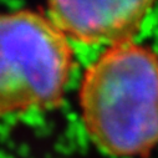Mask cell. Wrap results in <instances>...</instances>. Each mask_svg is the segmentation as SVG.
Masks as SVG:
<instances>
[{"label":"cell","mask_w":158,"mask_h":158,"mask_svg":"<svg viewBox=\"0 0 158 158\" xmlns=\"http://www.w3.org/2000/svg\"><path fill=\"white\" fill-rule=\"evenodd\" d=\"M86 131L103 152L144 157L158 144V56L132 40L108 46L80 87Z\"/></svg>","instance_id":"6da1fadb"},{"label":"cell","mask_w":158,"mask_h":158,"mask_svg":"<svg viewBox=\"0 0 158 158\" xmlns=\"http://www.w3.org/2000/svg\"><path fill=\"white\" fill-rule=\"evenodd\" d=\"M72 66L67 36L49 16L0 14V117L59 105Z\"/></svg>","instance_id":"7a4b0ae2"},{"label":"cell","mask_w":158,"mask_h":158,"mask_svg":"<svg viewBox=\"0 0 158 158\" xmlns=\"http://www.w3.org/2000/svg\"><path fill=\"white\" fill-rule=\"evenodd\" d=\"M156 0H48L49 18L73 40L108 46L131 41Z\"/></svg>","instance_id":"3957f363"}]
</instances>
